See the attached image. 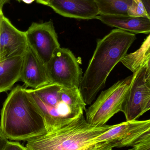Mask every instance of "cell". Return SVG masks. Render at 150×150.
Listing matches in <instances>:
<instances>
[{
	"label": "cell",
	"mask_w": 150,
	"mask_h": 150,
	"mask_svg": "<svg viewBox=\"0 0 150 150\" xmlns=\"http://www.w3.org/2000/svg\"><path fill=\"white\" fill-rule=\"evenodd\" d=\"M136 39L134 33L116 29L98 40L79 87L86 105H91L98 93L105 87L108 77L127 54L129 49Z\"/></svg>",
	"instance_id": "cell-1"
},
{
	"label": "cell",
	"mask_w": 150,
	"mask_h": 150,
	"mask_svg": "<svg viewBox=\"0 0 150 150\" xmlns=\"http://www.w3.org/2000/svg\"><path fill=\"white\" fill-rule=\"evenodd\" d=\"M0 133L8 140L26 141L47 133L45 120L28 89L18 85L1 111Z\"/></svg>",
	"instance_id": "cell-2"
},
{
	"label": "cell",
	"mask_w": 150,
	"mask_h": 150,
	"mask_svg": "<svg viewBox=\"0 0 150 150\" xmlns=\"http://www.w3.org/2000/svg\"><path fill=\"white\" fill-rule=\"evenodd\" d=\"M112 127L90 125L82 115L59 129L30 139L25 147L27 150H113L107 143L95 141Z\"/></svg>",
	"instance_id": "cell-3"
},
{
	"label": "cell",
	"mask_w": 150,
	"mask_h": 150,
	"mask_svg": "<svg viewBox=\"0 0 150 150\" xmlns=\"http://www.w3.org/2000/svg\"><path fill=\"white\" fill-rule=\"evenodd\" d=\"M132 78L133 75L118 81L101 93L96 101L85 110L86 120L89 124L103 126L115 115L121 112Z\"/></svg>",
	"instance_id": "cell-4"
},
{
	"label": "cell",
	"mask_w": 150,
	"mask_h": 150,
	"mask_svg": "<svg viewBox=\"0 0 150 150\" xmlns=\"http://www.w3.org/2000/svg\"><path fill=\"white\" fill-rule=\"evenodd\" d=\"M46 67L51 83L79 88L83 77L82 69L69 49L61 47L57 49Z\"/></svg>",
	"instance_id": "cell-5"
},
{
	"label": "cell",
	"mask_w": 150,
	"mask_h": 150,
	"mask_svg": "<svg viewBox=\"0 0 150 150\" xmlns=\"http://www.w3.org/2000/svg\"><path fill=\"white\" fill-rule=\"evenodd\" d=\"M25 34L28 45L47 65L60 47L52 21L32 23Z\"/></svg>",
	"instance_id": "cell-6"
},
{
	"label": "cell",
	"mask_w": 150,
	"mask_h": 150,
	"mask_svg": "<svg viewBox=\"0 0 150 150\" xmlns=\"http://www.w3.org/2000/svg\"><path fill=\"white\" fill-rule=\"evenodd\" d=\"M146 75L145 64L133 74L132 82L121 109L127 121L135 120L143 115L149 93V80Z\"/></svg>",
	"instance_id": "cell-7"
},
{
	"label": "cell",
	"mask_w": 150,
	"mask_h": 150,
	"mask_svg": "<svg viewBox=\"0 0 150 150\" xmlns=\"http://www.w3.org/2000/svg\"><path fill=\"white\" fill-rule=\"evenodd\" d=\"M150 128V119L124 122L112 125L110 129L95 139L96 143L106 142L112 148L128 147L137 136Z\"/></svg>",
	"instance_id": "cell-8"
},
{
	"label": "cell",
	"mask_w": 150,
	"mask_h": 150,
	"mask_svg": "<svg viewBox=\"0 0 150 150\" xmlns=\"http://www.w3.org/2000/svg\"><path fill=\"white\" fill-rule=\"evenodd\" d=\"M28 46L25 32L17 29L3 14L0 27V62L23 56Z\"/></svg>",
	"instance_id": "cell-9"
},
{
	"label": "cell",
	"mask_w": 150,
	"mask_h": 150,
	"mask_svg": "<svg viewBox=\"0 0 150 150\" xmlns=\"http://www.w3.org/2000/svg\"><path fill=\"white\" fill-rule=\"evenodd\" d=\"M20 80L25 88L36 89L51 83L46 65L28 45L24 55Z\"/></svg>",
	"instance_id": "cell-10"
},
{
	"label": "cell",
	"mask_w": 150,
	"mask_h": 150,
	"mask_svg": "<svg viewBox=\"0 0 150 150\" xmlns=\"http://www.w3.org/2000/svg\"><path fill=\"white\" fill-rule=\"evenodd\" d=\"M48 6L61 16L80 19L96 18L99 15L95 0H48Z\"/></svg>",
	"instance_id": "cell-11"
},
{
	"label": "cell",
	"mask_w": 150,
	"mask_h": 150,
	"mask_svg": "<svg viewBox=\"0 0 150 150\" xmlns=\"http://www.w3.org/2000/svg\"><path fill=\"white\" fill-rule=\"evenodd\" d=\"M105 24L134 34L150 33V18L128 15H99L96 17Z\"/></svg>",
	"instance_id": "cell-12"
},
{
	"label": "cell",
	"mask_w": 150,
	"mask_h": 150,
	"mask_svg": "<svg viewBox=\"0 0 150 150\" xmlns=\"http://www.w3.org/2000/svg\"><path fill=\"white\" fill-rule=\"evenodd\" d=\"M24 56L0 62V93L10 90L20 80Z\"/></svg>",
	"instance_id": "cell-13"
},
{
	"label": "cell",
	"mask_w": 150,
	"mask_h": 150,
	"mask_svg": "<svg viewBox=\"0 0 150 150\" xmlns=\"http://www.w3.org/2000/svg\"><path fill=\"white\" fill-rule=\"evenodd\" d=\"M150 55V33L139 49L127 54L120 62L133 74L145 64Z\"/></svg>",
	"instance_id": "cell-14"
},
{
	"label": "cell",
	"mask_w": 150,
	"mask_h": 150,
	"mask_svg": "<svg viewBox=\"0 0 150 150\" xmlns=\"http://www.w3.org/2000/svg\"><path fill=\"white\" fill-rule=\"evenodd\" d=\"M99 15H127L132 0H95Z\"/></svg>",
	"instance_id": "cell-15"
},
{
	"label": "cell",
	"mask_w": 150,
	"mask_h": 150,
	"mask_svg": "<svg viewBox=\"0 0 150 150\" xmlns=\"http://www.w3.org/2000/svg\"><path fill=\"white\" fill-rule=\"evenodd\" d=\"M127 15L134 17H149L142 0H132V4L128 10Z\"/></svg>",
	"instance_id": "cell-16"
},
{
	"label": "cell",
	"mask_w": 150,
	"mask_h": 150,
	"mask_svg": "<svg viewBox=\"0 0 150 150\" xmlns=\"http://www.w3.org/2000/svg\"><path fill=\"white\" fill-rule=\"evenodd\" d=\"M128 150H150V137L138 143Z\"/></svg>",
	"instance_id": "cell-17"
},
{
	"label": "cell",
	"mask_w": 150,
	"mask_h": 150,
	"mask_svg": "<svg viewBox=\"0 0 150 150\" xmlns=\"http://www.w3.org/2000/svg\"><path fill=\"white\" fill-rule=\"evenodd\" d=\"M150 137V128L147 131L144 132L140 135L137 136L134 140H133L129 145L128 147H133L138 143L146 140Z\"/></svg>",
	"instance_id": "cell-18"
},
{
	"label": "cell",
	"mask_w": 150,
	"mask_h": 150,
	"mask_svg": "<svg viewBox=\"0 0 150 150\" xmlns=\"http://www.w3.org/2000/svg\"><path fill=\"white\" fill-rule=\"evenodd\" d=\"M4 150H27L26 147L17 142H8Z\"/></svg>",
	"instance_id": "cell-19"
},
{
	"label": "cell",
	"mask_w": 150,
	"mask_h": 150,
	"mask_svg": "<svg viewBox=\"0 0 150 150\" xmlns=\"http://www.w3.org/2000/svg\"><path fill=\"white\" fill-rule=\"evenodd\" d=\"M8 142V139L0 133V150L4 149Z\"/></svg>",
	"instance_id": "cell-20"
},
{
	"label": "cell",
	"mask_w": 150,
	"mask_h": 150,
	"mask_svg": "<svg viewBox=\"0 0 150 150\" xmlns=\"http://www.w3.org/2000/svg\"><path fill=\"white\" fill-rule=\"evenodd\" d=\"M149 80V96L147 99V101H146V104L144 106V109L143 110V114L145 113L147 111L150 110V78L148 79Z\"/></svg>",
	"instance_id": "cell-21"
},
{
	"label": "cell",
	"mask_w": 150,
	"mask_h": 150,
	"mask_svg": "<svg viewBox=\"0 0 150 150\" xmlns=\"http://www.w3.org/2000/svg\"><path fill=\"white\" fill-rule=\"evenodd\" d=\"M145 64L146 67V78L149 79L150 78V55L145 62Z\"/></svg>",
	"instance_id": "cell-22"
},
{
	"label": "cell",
	"mask_w": 150,
	"mask_h": 150,
	"mask_svg": "<svg viewBox=\"0 0 150 150\" xmlns=\"http://www.w3.org/2000/svg\"><path fill=\"white\" fill-rule=\"evenodd\" d=\"M150 18V0H142Z\"/></svg>",
	"instance_id": "cell-23"
},
{
	"label": "cell",
	"mask_w": 150,
	"mask_h": 150,
	"mask_svg": "<svg viewBox=\"0 0 150 150\" xmlns=\"http://www.w3.org/2000/svg\"><path fill=\"white\" fill-rule=\"evenodd\" d=\"M18 1L21 2V0H16ZM36 1L39 4H43V5H47L48 6V4H49V1L48 0H36Z\"/></svg>",
	"instance_id": "cell-24"
},
{
	"label": "cell",
	"mask_w": 150,
	"mask_h": 150,
	"mask_svg": "<svg viewBox=\"0 0 150 150\" xmlns=\"http://www.w3.org/2000/svg\"><path fill=\"white\" fill-rule=\"evenodd\" d=\"M10 0H0V8L3 9V7L5 4L8 3Z\"/></svg>",
	"instance_id": "cell-25"
},
{
	"label": "cell",
	"mask_w": 150,
	"mask_h": 150,
	"mask_svg": "<svg viewBox=\"0 0 150 150\" xmlns=\"http://www.w3.org/2000/svg\"><path fill=\"white\" fill-rule=\"evenodd\" d=\"M35 1L36 0H21V1L27 4H30Z\"/></svg>",
	"instance_id": "cell-26"
},
{
	"label": "cell",
	"mask_w": 150,
	"mask_h": 150,
	"mask_svg": "<svg viewBox=\"0 0 150 150\" xmlns=\"http://www.w3.org/2000/svg\"><path fill=\"white\" fill-rule=\"evenodd\" d=\"M3 14V12L2 9L0 8V27H1V16Z\"/></svg>",
	"instance_id": "cell-27"
}]
</instances>
